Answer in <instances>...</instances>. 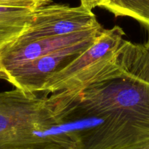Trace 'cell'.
Masks as SVG:
<instances>
[{"label": "cell", "mask_w": 149, "mask_h": 149, "mask_svg": "<svg viewBox=\"0 0 149 149\" xmlns=\"http://www.w3.org/2000/svg\"><path fill=\"white\" fill-rule=\"evenodd\" d=\"M48 102L58 126L83 119H98L126 110L149 122V84L127 75L92 85L78 93H52Z\"/></svg>", "instance_id": "6da1fadb"}, {"label": "cell", "mask_w": 149, "mask_h": 149, "mask_svg": "<svg viewBox=\"0 0 149 149\" xmlns=\"http://www.w3.org/2000/svg\"><path fill=\"white\" fill-rule=\"evenodd\" d=\"M15 88L0 93V149H26L73 143L64 134L52 135L56 122L47 93Z\"/></svg>", "instance_id": "7a4b0ae2"}, {"label": "cell", "mask_w": 149, "mask_h": 149, "mask_svg": "<svg viewBox=\"0 0 149 149\" xmlns=\"http://www.w3.org/2000/svg\"><path fill=\"white\" fill-rule=\"evenodd\" d=\"M125 36L119 26L103 29L93 45L48 79L42 93H78L97 83L123 77L119 57Z\"/></svg>", "instance_id": "3957f363"}, {"label": "cell", "mask_w": 149, "mask_h": 149, "mask_svg": "<svg viewBox=\"0 0 149 149\" xmlns=\"http://www.w3.org/2000/svg\"><path fill=\"white\" fill-rule=\"evenodd\" d=\"M92 10L80 4L50 3L34 10L33 17L27 30L16 40L29 42L47 37L67 36L100 27Z\"/></svg>", "instance_id": "277c9868"}, {"label": "cell", "mask_w": 149, "mask_h": 149, "mask_svg": "<svg viewBox=\"0 0 149 149\" xmlns=\"http://www.w3.org/2000/svg\"><path fill=\"white\" fill-rule=\"evenodd\" d=\"M100 33L23 64L4 74L1 79L26 93H41L48 79L71 63L93 45Z\"/></svg>", "instance_id": "5b68a950"}, {"label": "cell", "mask_w": 149, "mask_h": 149, "mask_svg": "<svg viewBox=\"0 0 149 149\" xmlns=\"http://www.w3.org/2000/svg\"><path fill=\"white\" fill-rule=\"evenodd\" d=\"M103 29L101 26L67 36L42 38L29 42L14 41L0 52V79L4 74L36 58L98 35Z\"/></svg>", "instance_id": "8992f818"}, {"label": "cell", "mask_w": 149, "mask_h": 149, "mask_svg": "<svg viewBox=\"0 0 149 149\" xmlns=\"http://www.w3.org/2000/svg\"><path fill=\"white\" fill-rule=\"evenodd\" d=\"M34 10L0 5V52L28 29Z\"/></svg>", "instance_id": "52a82bcc"}, {"label": "cell", "mask_w": 149, "mask_h": 149, "mask_svg": "<svg viewBox=\"0 0 149 149\" xmlns=\"http://www.w3.org/2000/svg\"><path fill=\"white\" fill-rule=\"evenodd\" d=\"M119 61L127 75L149 84V39L142 44L125 39Z\"/></svg>", "instance_id": "ba28073f"}, {"label": "cell", "mask_w": 149, "mask_h": 149, "mask_svg": "<svg viewBox=\"0 0 149 149\" xmlns=\"http://www.w3.org/2000/svg\"><path fill=\"white\" fill-rule=\"evenodd\" d=\"M115 17H127L149 31V0H112L104 7Z\"/></svg>", "instance_id": "9c48e42d"}, {"label": "cell", "mask_w": 149, "mask_h": 149, "mask_svg": "<svg viewBox=\"0 0 149 149\" xmlns=\"http://www.w3.org/2000/svg\"><path fill=\"white\" fill-rule=\"evenodd\" d=\"M52 2L51 0H0V5L25 7L35 10Z\"/></svg>", "instance_id": "30bf717a"}, {"label": "cell", "mask_w": 149, "mask_h": 149, "mask_svg": "<svg viewBox=\"0 0 149 149\" xmlns=\"http://www.w3.org/2000/svg\"><path fill=\"white\" fill-rule=\"evenodd\" d=\"M111 1L112 0H80V4L87 10L93 11L95 7L104 9V7L110 4Z\"/></svg>", "instance_id": "8fae6325"}, {"label": "cell", "mask_w": 149, "mask_h": 149, "mask_svg": "<svg viewBox=\"0 0 149 149\" xmlns=\"http://www.w3.org/2000/svg\"><path fill=\"white\" fill-rule=\"evenodd\" d=\"M26 149H73L70 146L66 145H64L62 143H52L49 145L43 146L40 147H36V148H26Z\"/></svg>", "instance_id": "7c38bea8"}, {"label": "cell", "mask_w": 149, "mask_h": 149, "mask_svg": "<svg viewBox=\"0 0 149 149\" xmlns=\"http://www.w3.org/2000/svg\"><path fill=\"white\" fill-rule=\"evenodd\" d=\"M129 149H149V141L147 143H145L136 146H134Z\"/></svg>", "instance_id": "4fadbf2b"}]
</instances>
